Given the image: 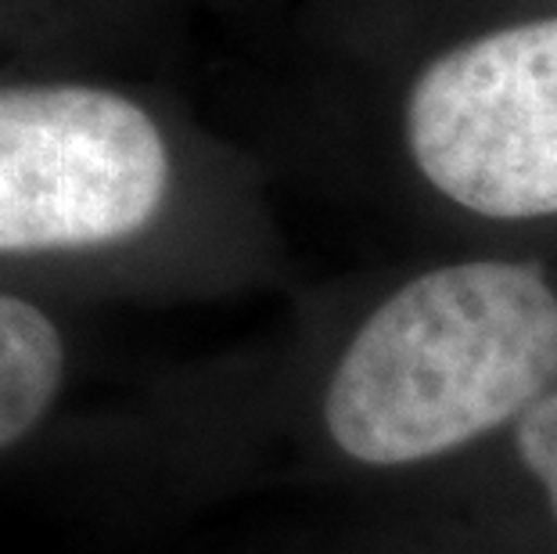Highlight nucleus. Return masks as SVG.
<instances>
[{"mask_svg": "<svg viewBox=\"0 0 557 554\" xmlns=\"http://www.w3.org/2000/svg\"><path fill=\"white\" fill-rule=\"evenodd\" d=\"M69 349L44 306L0 288V454L15 451L51 415L65 389Z\"/></svg>", "mask_w": 557, "mask_h": 554, "instance_id": "20e7f679", "label": "nucleus"}, {"mask_svg": "<svg viewBox=\"0 0 557 554\" xmlns=\"http://www.w3.org/2000/svg\"><path fill=\"white\" fill-rule=\"evenodd\" d=\"M515 446L543 493H547V504L557 518V385L515 421Z\"/></svg>", "mask_w": 557, "mask_h": 554, "instance_id": "39448f33", "label": "nucleus"}, {"mask_svg": "<svg viewBox=\"0 0 557 554\" xmlns=\"http://www.w3.org/2000/svg\"><path fill=\"white\" fill-rule=\"evenodd\" d=\"M170 187V140L129 94L0 84V259L123 245L159 220Z\"/></svg>", "mask_w": 557, "mask_h": 554, "instance_id": "f03ea898", "label": "nucleus"}, {"mask_svg": "<svg viewBox=\"0 0 557 554\" xmlns=\"http://www.w3.org/2000/svg\"><path fill=\"white\" fill-rule=\"evenodd\" d=\"M557 385V292L540 267L465 259L424 270L360 324L324 421L360 465H413L518 421Z\"/></svg>", "mask_w": 557, "mask_h": 554, "instance_id": "f257e3e1", "label": "nucleus"}, {"mask_svg": "<svg viewBox=\"0 0 557 554\" xmlns=\"http://www.w3.org/2000/svg\"><path fill=\"white\" fill-rule=\"evenodd\" d=\"M403 137L424 181L468 213L557 217V15L435 54L410 84Z\"/></svg>", "mask_w": 557, "mask_h": 554, "instance_id": "7ed1b4c3", "label": "nucleus"}]
</instances>
